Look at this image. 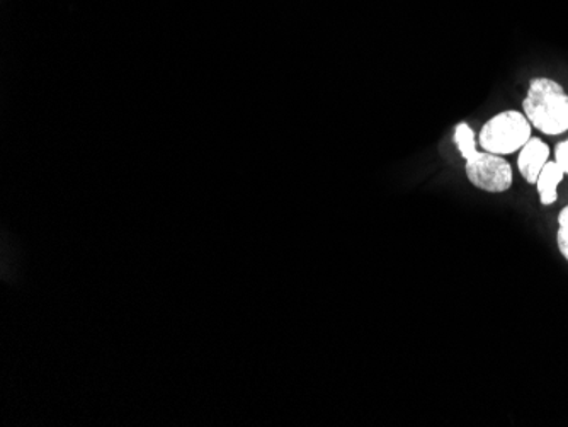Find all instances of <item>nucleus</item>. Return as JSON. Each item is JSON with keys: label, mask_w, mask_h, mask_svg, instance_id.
<instances>
[{"label": "nucleus", "mask_w": 568, "mask_h": 427, "mask_svg": "<svg viewBox=\"0 0 568 427\" xmlns=\"http://www.w3.org/2000/svg\"><path fill=\"white\" fill-rule=\"evenodd\" d=\"M550 145L538 136H531L519 150L518 169L526 183L536 184L539 172L544 171L545 165L550 161Z\"/></svg>", "instance_id": "nucleus-4"}, {"label": "nucleus", "mask_w": 568, "mask_h": 427, "mask_svg": "<svg viewBox=\"0 0 568 427\" xmlns=\"http://www.w3.org/2000/svg\"><path fill=\"white\" fill-rule=\"evenodd\" d=\"M557 244L558 251L568 263V206H565L558 215Z\"/></svg>", "instance_id": "nucleus-6"}, {"label": "nucleus", "mask_w": 568, "mask_h": 427, "mask_svg": "<svg viewBox=\"0 0 568 427\" xmlns=\"http://www.w3.org/2000/svg\"><path fill=\"white\" fill-rule=\"evenodd\" d=\"M455 145L465 159V172L468 181L478 190L487 193H506L513 186V167L503 155L480 152L477 149V135L470 124L458 123L455 126Z\"/></svg>", "instance_id": "nucleus-1"}, {"label": "nucleus", "mask_w": 568, "mask_h": 427, "mask_svg": "<svg viewBox=\"0 0 568 427\" xmlns=\"http://www.w3.org/2000/svg\"><path fill=\"white\" fill-rule=\"evenodd\" d=\"M523 113L532 129L544 135L558 136L568 132V94L554 79L535 78L529 82L523 101Z\"/></svg>", "instance_id": "nucleus-2"}, {"label": "nucleus", "mask_w": 568, "mask_h": 427, "mask_svg": "<svg viewBox=\"0 0 568 427\" xmlns=\"http://www.w3.org/2000/svg\"><path fill=\"white\" fill-rule=\"evenodd\" d=\"M532 126L523 111H500L481 126L478 143L485 152L509 155L519 152L531 139Z\"/></svg>", "instance_id": "nucleus-3"}, {"label": "nucleus", "mask_w": 568, "mask_h": 427, "mask_svg": "<svg viewBox=\"0 0 568 427\" xmlns=\"http://www.w3.org/2000/svg\"><path fill=\"white\" fill-rule=\"evenodd\" d=\"M565 180V172L555 161H548L544 171L539 172L538 181L535 186L538 187L539 201L541 205L551 206L558 201V186Z\"/></svg>", "instance_id": "nucleus-5"}, {"label": "nucleus", "mask_w": 568, "mask_h": 427, "mask_svg": "<svg viewBox=\"0 0 568 427\" xmlns=\"http://www.w3.org/2000/svg\"><path fill=\"white\" fill-rule=\"evenodd\" d=\"M555 162L564 169L565 175H568V140H561L555 146Z\"/></svg>", "instance_id": "nucleus-7"}]
</instances>
